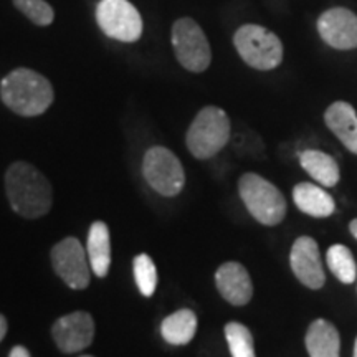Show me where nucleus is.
Here are the masks:
<instances>
[{
    "label": "nucleus",
    "instance_id": "28",
    "mask_svg": "<svg viewBox=\"0 0 357 357\" xmlns=\"http://www.w3.org/2000/svg\"><path fill=\"white\" fill-rule=\"evenodd\" d=\"M79 357H93V356H79Z\"/></svg>",
    "mask_w": 357,
    "mask_h": 357
},
{
    "label": "nucleus",
    "instance_id": "20",
    "mask_svg": "<svg viewBox=\"0 0 357 357\" xmlns=\"http://www.w3.org/2000/svg\"><path fill=\"white\" fill-rule=\"evenodd\" d=\"M326 261H328L329 270L336 278L344 284H351L356 281L357 276V265L354 255L346 245L336 243L329 247L326 253Z\"/></svg>",
    "mask_w": 357,
    "mask_h": 357
},
{
    "label": "nucleus",
    "instance_id": "19",
    "mask_svg": "<svg viewBox=\"0 0 357 357\" xmlns=\"http://www.w3.org/2000/svg\"><path fill=\"white\" fill-rule=\"evenodd\" d=\"M197 333V316L192 310H178L160 324L164 341L172 346H185Z\"/></svg>",
    "mask_w": 357,
    "mask_h": 357
},
{
    "label": "nucleus",
    "instance_id": "10",
    "mask_svg": "<svg viewBox=\"0 0 357 357\" xmlns=\"http://www.w3.org/2000/svg\"><path fill=\"white\" fill-rule=\"evenodd\" d=\"M52 336L58 349L65 354H75L93 342L95 321L86 311H75L56 319L52 328Z\"/></svg>",
    "mask_w": 357,
    "mask_h": 357
},
{
    "label": "nucleus",
    "instance_id": "1",
    "mask_svg": "<svg viewBox=\"0 0 357 357\" xmlns=\"http://www.w3.org/2000/svg\"><path fill=\"white\" fill-rule=\"evenodd\" d=\"M6 194L13 211L24 218H40L52 208L50 182L37 167L25 160L13 162L7 169Z\"/></svg>",
    "mask_w": 357,
    "mask_h": 357
},
{
    "label": "nucleus",
    "instance_id": "26",
    "mask_svg": "<svg viewBox=\"0 0 357 357\" xmlns=\"http://www.w3.org/2000/svg\"><path fill=\"white\" fill-rule=\"evenodd\" d=\"M349 231H351V235L357 240V218H354V220L349 223Z\"/></svg>",
    "mask_w": 357,
    "mask_h": 357
},
{
    "label": "nucleus",
    "instance_id": "5",
    "mask_svg": "<svg viewBox=\"0 0 357 357\" xmlns=\"http://www.w3.org/2000/svg\"><path fill=\"white\" fill-rule=\"evenodd\" d=\"M234 45L245 63L255 70H275L283 61V43L263 25H242L234 35Z\"/></svg>",
    "mask_w": 357,
    "mask_h": 357
},
{
    "label": "nucleus",
    "instance_id": "24",
    "mask_svg": "<svg viewBox=\"0 0 357 357\" xmlns=\"http://www.w3.org/2000/svg\"><path fill=\"white\" fill-rule=\"evenodd\" d=\"M8 357H32V356H30V352H29V349H26V347L15 346L10 351V354H8Z\"/></svg>",
    "mask_w": 357,
    "mask_h": 357
},
{
    "label": "nucleus",
    "instance_id": "13",
    "mask_svg": "<svg viewBox=\"0 0 357 357\" xmlns=\"http://www.w3.org/2000/svg\"><path fill=\"white\" fill-rule=\"evenodd\" d=\"M215 284L223 300L234 306L248 305L253 296L252 278L242 263L229 261L218 266Z\"/></svg>",
    "mask_w": 357,
    "mask_h": 357
},
{
    "label": "nucleus",
    "instance_id": "4",
    "mask_svg": "<svg viewBox=\"0 0 357 357\" xmlns=\"http://www.w3.org/2000/svg\"><path fill=\"white\" fill-rule=\"evenodd\" d=\"M238 194L253 218L273 227L287 215V199L278 187L255 172H247L238 181Z\"/></svg>",
    "mask_w": 357,
    "mask_h": 357
},
{
    "label": "nucleus",
    "instance_id": "17",
    "mask_svg": "<svg viewBox=\"0 0 357 357\" xmlns=\"http://www.w3.org/2000/svg\"><path fill=\"white\" fill-rule=\"evenodd\" d=\"M88 260L93 273L105 278L111 266V236L105 222H95L88 231Z\"/></svg>",
    "mask_w": 357,
    "mask_h": 357
},
{
    "label": "nucleus",
    "instance_id": "16",
    "mask_svg": "<svg viewBox=\"0 0 357 357\" xmlns=\"http://www.w3.org/2000/svg\"><path fill=\"white\" fill-rule=\"evenodd\" d=\"M306 349L311 357H339L341 337L336 326L326 319L312 321L306 331Z\"/></svg>",
    "mask_w": 357,
    "mask_h": 357
},
{
    "label": "nucleus",
    "instance_id": "6",
    "mask_svg": "<svg viewBox=\"0 0 357 357\" xmlns=\"http://www.w3.org/2000/svg\"><path fill=\"white\" fill-rule=\"evenodd\" d=\"M172 47L178 63L192 73H202L211 66V43L194 19L185 17L174 24Z\"/></svg>",
    "mask_w": 357,
    "mask_h": 357
},
{
    "label": "nucleus",
    "instance_id": "8",
    "mask_svg": "<svg viewBox=\"0 0 357 357\" xmlns=\"http://www.w3.org/2000/svg\"><path fill=\"white\" fill-rule=\"evenodd\" d=\"M96 22L105 35L119 42L132 43L142 35V17L129 0H101Z\"/></svg>",
    "mask_w": 357,
    "mask_h": 357
},
{
    "label": "nucleus",
    "instance_id": "25",
    "mask_svg": "<svg viewBox=\"0 0 357 357\" xmlns=\"http://www.w3.org/2000/svg\"><path fill=\"white\" fill-rule=\"evenodd\" d=\"M7 329H8V324H7V319L6 316L0 314V342H2V339L6 337L7 334Z\"/></svg>",
    "mask_w": 357,
    "mask_h": 357
},
{
    "label": "nucleus",
    "instance_id": "15",
    "mask_svg": "<svg viewBox=\"0 0 357 357\" xmlns=\"http://www.w3.org/2000/svg\"><path fill=\"white\" fill-rule=\"evenodd\" d=\"M293 200L296 207L310 217L326 218L333 215L336 211V204H334L331 195L316 184H310V182H301V184L294 185Z\"/></svg>",
    "mask_w": 357,
    "mask_h": 357
},
{
    "label": "nucleus",
    "instance_id": "14",
    "mask_svg": "<svg viewBox=\"0 0 357 357\" xmlns=\"http://www.w3.org/2000/svg\"><path fill=\"white\" fill-rule=\"evenodd\" d=\"M324 123L346 149L357 154V113L354 106L346 101H336L326 109Z\"/></svg>",
    "mask_w": 357,
    "mask_h": 357
},
{
    "label": "nucleus",
    "instance_id": "7",
    "mask_svg": "<svg viewBox=\"0 0 357 357\" xmlns=\"http://www.w3.org/2000/svg\"><path fill=\"white\" fill-rule=\"evenodd\" d=\"M142 174L147 184L166 197H174L184 189V167L177 155L167 147L154 146L147 151L142 160Z\"/></svg>",
    "mask_w": 357,
    "mask_h": 357
},
{
    "label": "nucleus",
    "instance_id": "11",
    "mask_svg": "<svg viewBox=\"0 0 357 357\" xmlns=\"http://www.w3.org/2000/svg\"><path fill=\"white\" fill-rule=\"evenodd\" d=\"M319 37L336 50L357 48V15L346 7H333L318 19Z\"/></svg>",
    "mask_w": 357,
    "mask_h": 357
},
{
    "label": "nucleus",
    "instance_id": "23",
    "mask_svg": "<svg viewBox=\"0 0 357 357\" xmlns=\"http://www.w3.org/2000/svg\"><path fill=\"white\" fill-rule=\"evenodd\" d=\"M13 6L35 25L48 26L55 19L53 7L45 0H13Z\"/></svg>",
    "mask_w": 357,
    "mask_h": 357
},
{
    "label": "nucleus",
    "instance_id": "21",
    "mask_svg": "<svg viewBox=\"0 0 357 357\" xmlns=\"http://www.w3.org/2000/svg\"><path fill=\"white\" fill-rule=\"evenodd\" d=\"M225 337L231 357H257L253 336L245 324L231 321L225 326Z\"/></svg>",
    "mask_w": 357,
    "mask_h": 357
},
{
    "label": "nucleus",
    "instance_id": "12",
    "mask_svg": "<svg viewBox=\"0 0 357 357\" xmlns=\"http://www.w3.org/2000/svg\"><path fill=\"white\" fill-rule=\"evenodd\" d=\"M289 265L294 276L310 289H319L326 283V273L321 263L319 247L311 236H300L293 243Z\"/></svg>",
    "mask_w": 357,
    "mask_h": 357
},
{
    "label": "nucleus",
    "instance_id": "22",
    "mask_svg": "<svg viewBox=\"0 0 357 357\" xmlns=\"http://www.w3.org/2000/svg\"><path fill=\"white\" fill-rule=\"evenodd\" d=\"M134 280H136L137 288L144 296H153L155 288H158V270H155L154 261L151 260L149 255L141 253L134 258L132 261Z\"/></svg>",
    "mask_w": 357,
    "mask_h": 357
},
{
    "label": "nucleus",
    "instance_id": "27",
    "mask_svg": "<svg viewBox=\"0 0 357 357\" xmlns=\"http://www.w3.org/2000/svg\"><path fill=\"white\" fill-rule=\"evenodd\" d=\"M354 357H357V339H356V344H354Z\"/></svg>",
    "mask_w": 357,
    "mask_h": 357
},
{
    "label": "nucleus",
    "instance_id": "3",
    "mask_svg": "<svg viewBox=\"0 0 357 357\" xmlns=\"http://www.w3.org/2000/svg\"><path fill=\"white\" fill-rule=\"evenodd\" d=\"M229 116L217 106H205L199 111L187 131L185 142L190 154L197 159H211L220 153L230 139Z\"/></svg>",
    "mask_w": 357,
    "mask_h": 357
},
{
    "label": "nucleus",
    "instance_id": "9",
    "mask_svg": "<svg viewBox=\"0 0 357 357\" xmlns=\"http://www.w3.org/2000/svg\"><path fill=\"white\" fill-rule=\"evenodd\" d=\"M52 265L55 273L71 289H84L89 284V268L86 252L75 236L58 242L52 248Z\"/></svg>",
    "mask_w": 357,
    "mask_h": 357
},
{
    "label": "nucleus",
    "instance_id": "18",
    "mask_svg": "<svg viewBox=\"0 0 357 357\" xmlns=\"http://www.w3.org/2000/svg\"><path fill=\"white\" fill-rule=\"evenodd\" d=\"M300 164L316 182L324 187H334L341 178V169L333 155L318 149H306L300 154Z\"/></svg>",
    "mask_w": 357,
    "mask_h": 357
},
{
    "label": "nucleus",
    "instance_id": "2",
    "mask_svg": "<svg viewBox=\"0 0 357 357\" xmlns=\"http://www.w3.org/2000/svg\"><path fill=\"white\" fill-rule=\"evenodd\" d=\"M0 96L3 105L13 113L32 118L50 108L55 93L43 75L30 68H17L2 79Z\"/></svg>",
    "mask_w": 357,
    "mask_h": 357
}]
</instances>
